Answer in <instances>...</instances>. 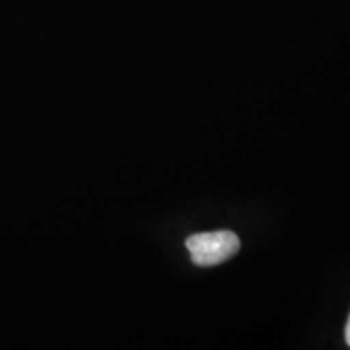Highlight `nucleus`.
<instances>
[{
	"label": "nucleus",
	"instance_id": "obj_2",
	"mask_svg": "<svg viewBox=\"0 0 350 350\" xmlns=\"http://www.w3.org/2000/svg\"><path fill=\"white\" fill-rule=\"evenodd\" d=\"M345 342L350 347V317L347 319V325H345Z\"/></svg>",
	"mask_w": 350,
	"mask_h": 350
},
{
	"label": "nucleus",
	"instance_id": "obj_1",
	"mask_svg": "<svg viewBox=\"0 0 350 350\" xmlns=\"http://www.w3.org/2000/svg\"><path fill=\"white\" fill-rule=\"evenodd\" d=\"M185 245L190 252L191 261L195 265L208 268V266L221 265V262L237 255L240 240L234 232L216 230L191 235L187 239Z\"/></svg>",
	"mask_w": 350,
	"mask_h": 350
}]
</instances>
